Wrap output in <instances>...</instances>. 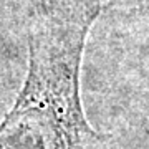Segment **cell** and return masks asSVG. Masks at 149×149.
Listing matches in <instances>:
<instances>
[{"label": "cell", "mask_w": 149, "mask_h": 149, "mask_svg": "<svg viewBox=\"0 0 149 149\" xmlns=\"http://www.w3.org/2000/svg\"><path fill=\"white\" fill-rule=\"evenodd\" d=\"M100 0H38L28 30V73L0 123V149H101L80 95L85 42Z\"/></svg>", "instance_id": "6da1fadb"}]
</instances>
